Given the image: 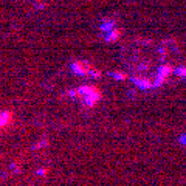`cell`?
<instances>
[{
  "label": "cell",
  "mask_w": 186,
  "mask_h": 186,
  "mask_svg": "<svg viewBox=\"0 0 186 186\" xmlns=\"http://www.w3.org/2000/svg\"><path fill=\"white\" fill-rule=\"evenodd\" d=\"M91 65L87 64V62H81V61H74L71 64V71L74 74H79V76H88L90 71H91Z\"/></svg>",
  "instance_id": "2"
},
{
  "label": "cell",
  "mask_w": 186,
  "mask_h": 186,
  "mask_svg": "<svg viewBox=\"0 0 186 186\" xmlns=\"http://www.w3.org/2000/svg\"><path fill=\"white\" fill-rule=\"evenodd\" d=\"M113 28H115V22H113V20H104V22L101 23V30L106 31V33L112 31Z\"/></svg>",
  "instance_id": "5"
},
{
  "label": "cell",
  "mask_w": 186,
  "mask_h": 186,
  "mask_svg": "<svg viewBox=\"0 0 186 186\" xmlns=\"http://www.w3.org/2000/svg\"><path fill=\"white\" fill-rule=\"evenodd\" d=\"M76 90H78V96H82L85 106H88V107L96 106V103L101 99V91H99V88L93 87V85H81V87H78Z\"/></svg>",
  "instance_id": "1"
},
{
  "label": "cell",
  "mask_w": 186,
  "mask_h": 186,
  "mask_svg": "<svg viewBox=\"0 0 186 186\" xmlns=\"http://www.w3.org/2000/svg\"><path fill=\"white\" fill-rule=\"evenodd\" d=\"M13 121V113L11 112H2V113H0V129H2V127H6L10 123Z\"/></svg>",
  "instance_id": "3"
},
{
  "label": "cell",
  "mask_w": 186,
  "mask_h": 186,
  "mask_svg": "<svg viewBox=\"0 0 186 186\" xmlns=\"http://www.w3.org/2000/svg\"><path fill=\"white\" fill-rule=\"evenodd\" d=\"M120 37H121V31H120L118 28H113L112 31L106 33V40H107V42H115V40H118Z\"/></svg>",
  "instance_id": "4"
},
{
  "label": "cell",
  "mask_w": 186,
  "mask_h": 186,
  "mask_svg": "<svg viewBox=\"0 0 186 186\" xmlns=\"http://www.w3.org/2000/svg\"><path fill=\"white\" fill-rule=\"evenodd\" d=\"M45 146H47V141H45V140H42V141H39V144L33 146V149H40V147H45Z\"/></svg>",
  "instance_id": "7"
},
{
  "label": "cell",
  "mask_w": 186,
  "mask_h": 186,
  "mask_svg": "<svg viewBox=\"0 0 186 186\" xmlns=\"http://www.w3.org/2000/svg\"><path fill=\"white\" fill-rule=\"evenodd\" d=\"M112 76L116 78V79H126V78H127L124 73H112Z\"/></svg>",
  "instance_id": "6"
},
{
  "label": "cell",
  "mask_w": 186,
  "mask_h": 186,
  "mask_svg": "<svg viewBox=\"0 0 186 186\" xmlns=\"http://www.w3.org/2000/svg\"><path fill=\"white\" fill-rule=\"evenodd\" d=\"M47 174H48V171H47L45 167H40V169L37 171V175H39V177H45Z\"/></svg>",
  "instance_id": "8"
}]
</instances>
